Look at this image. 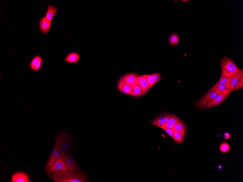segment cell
<instances>
[{"instance_id":"cell-1","label":"cell","mask_w":243,"mask_h":182,"mask_svg":"<svg viewBox=\"0 0 243 182\" xmlns=\"http://www.w3.org/2000/svg\"><path fill=\"white\" fill-rule=\"evenodd\" d=\"M47 174L48 176L55 182H89L88 176L82 170L72 172L65 171Z\"/></svg>"},{"instance_id":"cell-2","label":"cell","mask_w":243,"mask_h":182,"mask_svg":"<svg viewBox=\"0 0 243 182\" xmlns=\"http://www.w3.org/2000/svg\"><path fill=\"white\" fill-rule=\"evenodd\" d=\"M221 66L222 74L229 77H233L240 70L232 60L228 57H223L221 60Z\"/></svg>"},{"instance_id":"cell-3","label":"cell","mask_w":243,"mask_h":182,"mask_svg":"<svg viewBox=\"0 0 243 182\" xmlns=\"http://www.w3.org/2000/svg\"><path fill=\"white\" fill-rule=\"evenodd\" d=\"M72 139L71 136L66 132L61 131L56 138L54 145L59 147L65 153L70 151Z\"/></svg>"},{"instance_id":"cell-4","label":"cell","mask_w":243,"mask_h":182,"mask_svg":"<svg viewBox=\"0 0 243 182\" xmlns=\"http://www.w3.org/2000/svg\"><path fill=\"white\" fill-rule=\"evenodd\" d=\"M66 153L63 152L60 148L54 145L52 151L46 166L45 170L50 167L55 162L60 158H62Z\"/></svg>"},{"instance_id":"cell-5","label":"cell","mask_w":243,"mask_h":182,"mask_svg":"<svg viewBox=\"0 0 243 182\" xmlns=\"http://www.w3.org/2000/svg\"><path fill=\"white\" fill-rule=\"evenodd\" d=\"M232 92V90L231 89L221 91L214 99L208 102L206 105V109H208L216 106L222 103Z\"/></svg>"},{"instance_id":"cell-6","label":"cell","mask_w":243,"mask_h":182,"mask_svg":"<svg viewBox=\"0 0 243 182\" xmlns=\"http://www.w3.org/2000/svg\"><path fill=\"white\" fill-rule=\"evenodd\" d=\"M66 167L67 171H76L79 170V167L76 162L74 157L70 153H67L63 157Z\"/></svg>"},{"instance_id":"cell-7","label":"cell","mask_w":243,"mask_h":182,"mask_svg":"<svg viewBox=\"0 0 243 182\" xmlns=\"http://www.w3.org/2000/svg\"><path fill=\"white\" fill-rule=\"evenodd\" d=\"M139 76L137 74L130 73L123 76L121 78L126 85L132 87L138 85L139 81Z\"/></svg>"},{"instance_id":"cell-8","label":"cell","mask_w":243,"mask_h":182,"mask_svg":"<svg viewBox=\"0 0 243 182\" xmlns=\"http://www.w3.org/2000/svg\"><path fill=\"white\" fill-rule=\"evenodd\" d=\"M58 160L49 168L45 170L47 173L57 172L60 171H67L66 167L63 159Z\"/></svg>"},{"instance_id":"cell-9","label":"cell","mask_w":243,"mask_h":182,"mask_svg":"<svg viewBox=\"0 0 243 182\" xmlns=\"http://www.w3.org/2000/svg\"><path fill=\"white\" fill-rule=\"evenodd\" d=\"M221 91H217L209 92L201 97L198 101V105L202 109H204L209 101L215 98Z\"/></svg>"},{"instance_id":"cell-10","label":"cell","mask_w":243,"mask_h":182,"mask_svg":"<svg viewBox=\"0 0 243 182\" xmlns=\"http://www.w3.org/2000/svg\"><path fill=\"white\" fill-rule=\"evenodd\" d=\"M12 182H29L30 180L26 173L23 172H17L13 175L11 178Z\"/></svg>"},{"instance_id":"cell-11","label":"cell","mask_w":243,"mask_h":182,"mask_svg":"<svg viewBox=\"0 0 243 182\" xmlns=\"http://www.w3.org/2000/svg\"><path fill=\"white\" fill-rule=\"evenodd\" d=\"M39 25L40 30L42 33L47 34L50 31L51 22L48 21L45 17L40 20Z\"/></svg>"},{"instance_id":"cell-12","label":"cell","mask_w":243,"mask_h":182,"mask_svg":"<svg viewBox=\"0 0 243 182\" xmlns=\"http://www.w3.org/2000/svg\"><path fill=\"white\" fill-rule=\"evenodd\" d=\"M118 89L121 93L128 95L133 91V87L126 85L121 78L118 81Z\"/></svg>"},{"instance_id":"cell-13","label":"cell","mask_w":243,"mask_h":182,"mask_svg":"<svg viewBox=\"0 0 243 182\" xmlns=\"http://www.w3.org/2000/svg\"><path fill=\"white\" fill-rule=\"evenodd\" d=\"M58 12V9L50 4L48 5V9L45 18L50 22H52L53 18Z\"/></svg>"},{"instance_id":"cell-14","label":"cell","mask_w":243,"mask_h":182,"mask_svg":"<svg viewBox=\"0 0 243 182\" xmlns=\"http://www.w3.org/2000/svg\"><path fill=\"white\" fill-rule=\"evenodd\" d=\"M243 78V69H240L239 73L231 78L230 82V89L234 91V88L238 82V81Z\"/></svg>"},{"instance_id":"cell-15","label":"cell","mask_w":243,"mask_h":182,"mask_svg":"<svg viewBox=\"0 0 243 182\" xmlns=\"http://www.w3.org/2000/svg\"><path fill=\"white\" fill-rule=\"evenodd\" d=\"M139 81L138 85L142 90L143 95H144L150 89V86L146 80L142 76H139Z\"/></svg>"},{"instance_id":"cell-16","label":"cell","mask_w":243,"mask_h":182,"mask_svg":"<svg viewBox=\"0 0 243 182\" xmlns=\"http://www.w3.org/2000/svg\"><path fill=\"white\" fill-rule=\"evenodd\" d=\"M80 56L76 53H70L65 59V61L70 63H77L79 61Z\"/></svg>"},{"instance_id":"cell-17","label":"cell","mask_w":243,"mask_h":182,"mask_svg":"<svg viewBox=\"0 0 243 182\" xmlns=\"http://www.w3.org/2000/svg\"><path fill=\"white\" fill-rule=\"evenodd\" d=\"M230 89V84H218V85H215L211 89L209 92L220 91H222L225 90L229 89Z\"/></svg>"},{"instance_id":"cell-18","label":"cell","mask_w":243,"mask_h":182,"mask_svg":"<svg viewBox=\"0 0 243 182\" xmlns=\"http://www.w3.org/2000/svg\"><path fill=\"white\" fill-rule=\"evenodd\" d=\"M175 129L180 133L183 137H184L186 133V129L184 124L182 121H179L176 125Z\"/></svg>"},{"instance_id":"cell-19","label":"cell","mask_w":243,"mask_h":182,"mask_svg":"<svg viewBox=\"0 0 243 182\" xmlns=\"http://www.w3.org/2000/svg\"><path fill=\"white\" fill-rule=\"evenodd\" d=\"M133 91L128 95L133 97H140L143 95L142 90L138 85L134 86L132 87Z\"/></svg>"},{"instance_id":"cell-20","label":"cell","mask_w":243,"mask_h":182,"mask_svg":"<svg viewBox=\"0 0 243 182\" xmlns=\"http://www.w3.org/2000/svg\"><path fill=\"white\" fill-rule=\"evenodd\" d=\"M180 39L179 36L176 33H173L170 36L169 42L171 46H176L180 42Z\"/></svg>"},{"instance_id":"cell-21","label":"cell","mask_w":243,"mask_h":182,"mask_svg":"<svg viewBox=\"0 0 243 182\" xmlns=\"http://www.w3.org/2000/svg\"><path fill=\"white\" fill-rule=\"evenodd\" d=\"M144 77L149 83L150 86V89L152 88L153 86L154 85L158 82V81L155 79L151 74L149 75H142Z\"/></svg>"},{"instance_id":"cell-22","label":"cell","mask_w":243,"mask_h":182,"mask_svg":"<svg viewBox=\"0 0 243 182\" xmlns=\"http://www.w3.org/2000/svg\"><path fill=\"white\" fill-rule=\"evenodd\" d=\"M173 132V136H174V140L177 142L181 144L183 141V137L181 134L177 131L175 127L171 129Z\"/></svg>"},{"instance_id":"cell-23","label":"cell","mask_w":243,"mask_h":182,"mask_svg":"<svg viewBox=\"0 0 243 182\" xmlns=\"http://www.w3.org/2000/svg\"><path fill=\"white\" fill-rule=\"evenodd\" d=\"M152 123L153 125L156 126L160 128L161 129L164 130L165 131H166V133H168L169 136H170V137L174 139V136H173V132L172 129H169V128L164 126H163L162 125H160V124H159L154 122V121H152Z\"/></svg>"},{"instance_id":"cell-24","label":"cell","mask_w":243,"mask_h":182,"mask_svg":"<svg viewBox=\"0 0 243 182\" xmlns=\"http://www.w3.org/2000/svg\"><path fill=\"white\" fill-rule=\"evenodd\" d=\"M170 115V114H168L161 116V117H158V118L154 120L153 121L157 123L160 124V125H162V124L167 122Z\"/></svg>"},{"instance_id":"cell-25","label":"cell","mask_w":243,"mask_h":182,"mask_svg":"<svg viewBox=\"0 0 243 182\" xmlns=\"http://www.w3.org/2000/svg\"><path fill=\"white\" fill-rule=\"evenodd\" d=\"M41 58V57L39 55L33 57V58L31 60L29 65L30 69L31 70L33 71L35 66L36 65L39 60Z\"/></svg>"},{"instance_id":"cell-26","label":"cell","mask_w":243,"mask_h":182,"mask_svg":"<svg viewBox=\"0 0 243 182\" xmlns=\"http://www.w3.org/2000/svg\"><path fill=\"white\" fill-rule=\"evenodd\" d=\"M231 77H229L222 74L221 73L220 79L219 81L215 85H218V84H230Z\"/></svg>"},{"instance_id":"cell-27","label":"cell","mask_w":243,"mask_h":182,"mask_svg":"<svg viewBox=\"0 0 243 182\" xmlns=\"http://www.w3.org/2000/svg\"><path fill=\"white\" fill-rule=\"evenodd\" d=\"M220 150L222 153H226L229 151L230 147L228 143H223L221 144L220 148Z\"/></svg>"},{"instance_id":"cell-28","label":"cell","mask_w":243,"mask_h":182,"mask_svg":"<svg viewBox=\"0 0 243 182\" xmlns=\"http://www.w3.org/2000/svg\"><path fill=\"white\" fill-rule=\"evenodd\" d=\"M180 119L177 116L171 115L167 121V123L176 124L179 121H180Z\"/></svg>"},{"instance_id":"cell-29","label":"cell","mask_w":243,"mask_h":182,"mask_svg":"<svg viewBox=\"0 0 243 182\" xmlns=\"http://www.w3.org/2000/svg\"><path fill=\"white\" fill-rule=\"evenodd\" d=\"M43 65V61L42 59L41 58L39 60L36 65L35 66L34 69L33 70V71H38L40 69H41V68L42 67Z\"/></svg>"},{"instance_id":"cell-30","label":"cell","mask_w":243,"mask_h":182,"mask_svg":"<svg viewBox=\"0 0 243 182\" xmlns=\"http://www.w3.org/2000/svg\"><path fill=\"white\" fill-rule=\"evenodd\" d=\"M243 89V78L238 81V83L234 88V91H237L239 89Z\"/></svg>"},{"instance_id":"cell-31","label":"cell","mask_w":243,"mask_h":182,"mask_svg":"<svg viewBox=\"0 0 243 182\" xmlns=\"http://www.w3.org/2000/svg\"><path fill=\"white\" fill-rule=\"evenodd\" d=\"M151 75H152L153 77L154 78V79L156 80V81L158 82L161 80V76L160 73H159V72L156 73L151 74Z\"/></svg>"},{"instance_id":"cell-32","label":"cell","mask_w":243,"mask_h":182,"mask_svg":"<svg viewBox=\"0 0 243 182\" xmlns=\"http://www.w3.org/2000/svg\"><path fill=\"white\" fill-rule=\"evenodd\" d=\"M176 124H173L172 123H166L164 124H162V125L166 127L169 129H172V128H174L176 126Z\"/></svg>"},{"instance_id":"cell-33","label":"cell","mask_w":243,"mask_h":182,"mask_svg":"<svg viewBox=\"0 0 243 182\" xmlns=\"http://www.w3.org/2000/svg\"><path fill=\"white\" fill-rule=\"evenodd\" d=\"M224 137L225 139H228L230 138V135L229 134L226 133L224 134Z\"/></svg>"},{"instance_id":"cell-34","label":"cell","mask_w":243,"mask_h":182,"mask_svg":"<svg viewBox=\"0 0 243 182\" xmlns=\"http://www.w3.org/2000/svg\"><path fill=\"white\" fill-rule=\"evenodd\" d=\"M180 1L183 2H188L189 1L188 0H181Z\"/></svg>"}]
</instances>
